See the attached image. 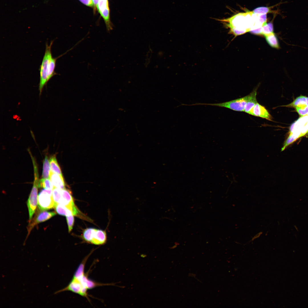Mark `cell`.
I'll return each instance as SVG.
<instances>
[{
    "label": "cell",
    "mask_w": 308,
    "mask_h": 308,
    "mask_svg": "<svg viewBox=\"0 0 308 308\" xmlns=\"http://www.w3.org/2000/svg\"><path fill=\"white\" fill-rule=\"evenodd\" d=\"M86 260V259L80 265L68 285L64 288L55 292L54 294L68 291L87 298L88 289L100 285L90 280L85 275L84 268Z\"/></svg>",
    "instance_id": "1"
},
{
    "label": "cell",
    "mask_w": 308,
    "mask_h": 308,
    "mask_svg": "<svg viewBox=\"0 0 308 308\" xmlns=\"http://www.w3.org/2000/svg\"><path fill=\"white\" fill-rule=\"evenodd\" d=\"M53 41H51L49 45L46 44L44 54L40 68V82L38 90L39 95L41 94L43 89L48 82L54 75L57 74L55 71L56 62L57 59L73 49L72 47L64 53L56 58H53L51 53V46Z\"/></svg>",
    "instance_id": "2"
},
{
    "label": "cell",
    "mask_w": 308,
    "mask_h": 308,
    "mask_svg": "<svg viewBox=\"0 0 308 308\" xmlns=\"http://www.w3.org/2000/svg\"><path fill=\"white\" fill-rule=\"evenodd\" d=\"M252 13V11L241 13L228 18L218 20L226 23V25L230 28V32L236 36L250 31L254 25Z\"/></svg>",
    "instance_id": "3"
},
{
    "label": "cell",
    "mask_w": 308,
    "mask_h": 308,
    "mask_svg": "<svg viewBox=\"0 0 308 308\" xmlns=\"http://www.w3.org/2000/svg\"><path fill=\"white\" fill-rule=\"evenodd\" d=\"M249 95L243 97L225 102L213 104H207L197 103L194 104L188 105L187 106L195 105H207L218 106L220 107L228 108L231 110L239 112H244L245 105L249 98Z\"/></svg>",
    "instance_id": "4"
},
{
    "label": "cell",
    "mask_w": 308,
    "mask_h": 308,
    "mask_svg": "<svg viewBox=\"0 0 308 308\" xmlns=\"http://www.w3.org/2000/svg\"><path fill=\"white\" fill-rule=\"evenodd\" d=\"M34 175L33 185L27 202L29 220L32 219L38 204V191L39 181L38 172H34Z\"/></svg>",
    "instance_id": "5"
},
{
    "label": "cell",
    "mask_w": 308,
    "mask_h": 308,
    "mask_svg": "<svg viewBox=\"0 0 308 308\" xmlns=\"http://www.w3.org/2000/svg\"><path fill=\"white\" fill-rule=\"evenodd\" d=\"M38 205L40 211L54 208L56 205L53 198L52 190L44 189L40 191L38 197Z\"/></svg>",
    "instance_id": "6"
},
{
    "label": "cell",
    "mask_w": 308,
    "mask_h": 308,
    "mask_svg": "<svg viewBox=\"0 0 308 308\" xmlns=\"http://www.w3.org/2000/svg\"><path fill=\"white\" fill-rule=\"evenodd\" d=\"M97 8L98 11L104 20L107 31H110L112 28L110 20L108 0H99Z\"/></svg>",
    "instance_id": "7"
},
{
    "label": "cell",
    "mask_w": 308,
    "mask_h": 308,
    "mask_svg": "<svg viewBox=\"0 0 308 308\" xmlns=\"http://www.w3.org/2000/svg\"><path fill=\"white\" fill-rule=\"evenodd\" d=\"M61 198L59 204L63 205L71 210L73 214L77 207L74 204L71 192L65 188L61 189Z\"/></svg>",
    "instance_id": "8"
},
{
    "label": "cell",
    "mask_w": 308,
    "mask_h": 308,
    "mask_svg": "<svg viewBox=\"0 0 308 308\" xmlns=\"http://www.w3.org/2000/svg\"><path fill=\"white\" fill-rule=\"evenodd\" d=\"M249 114L272 120V116L265 107L257 103L251 111Z\"/></svg>",
    "instance_id": "9"
},
{
    "label": "cell",
    "mask_w": 308,
    "mask_h": 308,
    "mask_svg": "<svg viewBox=\"0 0 308 308\" xmlns=\"http://www.w3.org/2000/svg\"><path fill=\"white\" fill-rule=\"evenodd\" d=\"M39 213L31 224L28 228V231L30 232L32 228L37 224L46 221L56 214L54 212H48L46 211H41Z\"/></svg>",
    "instance_id": "10"
},
{
    "label": "cell",
    "mask_w": 308,
    "mask_h": 308,
    "mask_svg": "<svg viewBox=\"0 0 308 308\" xmlns=\"http://www.w3.org/2000/svg\"><path fill=\"white\" fill-rule=\"evenodd\" d=\"M49 178L54 187L61 189L65 188V184L64 178L62 175L50 171Z\"/></svg>",
    "instance_id": "11"
},
{
    "label": "cell",
    "mask_w": 308,
    "mask_h": 308,
    "mask_svg": "<svg viewBox=\"0 0 308 308\" xmlns=\"http://www.w3.org/2000/svg\"><path fill=\"white\" fill-rule=\"evenodd\" d=\"M257 89L258 88H255L249 94V98L245 106L244 112L249 114L257 103L256 98Z\"/></svg>",
    "instance_id": "12"
},
{
    "label": "cell",
    "mask_w": 308,
    "mask_h": 308,
    "mask_svg": "<svg viewBox=\"0 0 308 308\" xmlns=\"http://www.w3.org/2000/svg\"><path fill=\"white\" fill-rule=\"evenodd\" d=\"M106 238L105 231L96 229L91 243L97 245L103 244L106 242Z\"/></svg>",
    "instance_id": "13"
},
{
    "label": "cell",
    "mask_w": 308,
    "mask_h": 308,
    "mask_svg": "<svg viewBox=\"0 0 308 308\" xmlns=\"http://www.w3.org/2000/svg\"><path fill=\"white\" fill-rule=\"evenodd\" d=\"M306 106H308V97L300 96L297 98L292 103L285 106L295 108Z\"/></svg>",
    "instance_id": "14"
},
{
    "label": "cell",
    "mask_w": 308,
    "mask_h": 308,
    "mask_svg": "<svg viewBox=\"0 0 308 308\" xmlns=\"http://www.w3.org/2000/svg\"><path fill=\"white\" fill-rule=\"evenodd\" d=\"M51 171L62 175L61 169L58 163L55 155L52 156L49 160Z\"/></svg>",
    "instance_id": "15"
},
{
    "label": "cell",
    "mask_w": 308,
    "mask_h": 308,
    "mask_svg": "<svg viewBox=\"0 0 308 308\" xmlns=\"http://www.w3.org/2000/svg\"><path fill=\"white\" fill-rule=\"evenodd\" d=\"M267 42L271 47L273 48L278 49L279 45L277 38L273 33L265 36Z\"/></svg>",
    "instance_id": "16"
},
{
    "label": "cell",
    "mask_w": 308,
    "mask_h": 308,
    "mask_svg": "<svg viewBox=\"0 0 308 308\" xmlns=\"http://www.w3.org/2000/svg\"><path fill=\"white\" fill-rule=\"evenodd\" d=\"M54 208L56 212L59 215L66 216L71 214L73 215L71 210L60 204H57Z\"/></svg>",
    "instance_id": "17"
},
{
    "label": "cell",
    "mask_w": 308,
    "mask_h": 308,
    "mask_svg": "<svg viewBox=\"0 0 308 308\" xmlns=\"http://www.w3.org/2000/svg\"><path fill=\"white\" fill-rule=\"evenodd\" d=\"M50 166L49 160L47 156H45L43 162V170L42 174V178H49L50 173Z\"/></svg>",
    "instance_id": "18"
},
{
    "label": "cell",
    "mask_w": 308,
    "mask_h": 308,
    "mask_svg": "<svg viewBox=\"0 0 308 308\" xmlns=\"http://www.w3.org/2000/svg\"><path fill=\"white\" fill-rule=\"evenodd\" d=\"M38 187H42L45 189L52 190L54 186L50 179L48 178H42L39 180Z\"/></svg>",
    "instance_id": "19"
},
{
    "label": "cell",
    "mask_w": 308,
    "mask_h": 308,
    "mask_svg": "<svg viewBox=\"0 0 308 308\" xmlns=\"http://www.w3.org/2000/svg\"><path fill=\"white\" fill-rule=\"evenodd\" d=\"M96 229L93 228H88L85 230L83 232L84 240L87 242L91 243Z\"/></svg>",
    "instance_id": "20"
},
{
    "label": "cell",
    "mask_w": 308,
    "mask_h": 308,
    "mask_svg": "<svg viewBox=\"0 0 308 308\" xmlns=\"http://www.w3.org/2000/svg\"><path fill=\"white\" fill-rule=\"evenodd\" d=\"M52 196L56 206L59 204L61 198V189L54 187L52 189Z\"/></svg>",
    "instance_id": "21"
},
{
    "label": "cell",
    "mask_w": 308,
    "mask_h": 308,
    "mask_svg": "<svg viewBox=\"0 0 308 308\" xmlns=\"http://www.w3.org/2000/svg\"><path fill=\"white\" fill-rule=\"evenodd\" d=\"M273 28L271 23H266L262 27V34L264 36L273 33Z\"/></svg>",
    "instance_id": "22"
},
{
    "label": "cell",
    "mask_w": 308,
    "mask_h": 308,
    "mask_svg": "<svg viewBox=\"0 0 308 308\" xmlns=\"http://www.w3.org/2000/svg\"><path fill=\"white\" fill-rule=\"evenodd\" d=\"M252 12L254 14L258 15H261L267 14L270 12L269 7H260L254 9Z\"/></svg>",
    "instance_id": "23"
},
{
    "label": "cell",
    "mask_w": 308,
    "mask_h": 308,
    "mask_svg": "<svg viewBox=\"0 0 308 308\" xmlns=\"http://www.w3.org/2000/svg\"><path fill=\"white\" fill-rule=\"evenodd\" d=\"M74 215H70L66 216V219L67 223L68 231L70 232L72 229L74 222Z\"/></svg>",
    "instance_id": "24"
},
{
    "label": "cell",
    "mask_w": 308,
    "mask_h": 308,
    "mask_svg": "<svg viewBox=\"0 0 308 308\" xmlns=\"http://www.w3.org/2000/svg\"><path fill=\"white\" fill-rule=\"evenodd\" d=\"M295 108L299 114L301 116L305 115L308 113V106Z\"/></svg>",
    "instance_id": "25"
},
{
    "label": "cell",
    "mask_w": 308,
    "mask_h": 308,
    "mask_svg": "<svg viewBox=\"0 0 308 308\" xmlns=\"http://www.w3.org/2000/svg\"><path fill=\"white\" fill-rule=\"evenodd\" d=\"M258 19L260 23L263 26L267 23V14L258 15Z\"/></svg>",
    "instance_id": "26"
},
{
    "label": "cell",
    "mask_w": 308,
    "mask_h": 308,
    "mask_svg": "<svg viewBox=\"0 0 308 308\" xmlns=\"http://www.w3.org/2000/svg\"><path fill=\"white\" fill-rule=\"evenodd\" d=\"M80 2L85 5L90 7H93V4L92 0H79Z\"/></svg>",
    "instance_id": "27"
},
{
    "label": "cell",
    "mask_w": 308,
    "mask_h": 308,
    "mask_svg": "<svg viewBox=\"0 0 308 308\" xmlns=\"http://www.w3.org/2000/svg\"><path fill=\"white\" fill-rule=\"evenodd\" d=\"M93 4L94 11L97 8V6L99 0H92Z\"/></svg>",
    "instance_id": "28"
},
{
    "label": "cell",
    "mask_w": 308,
    "mask_h": 308,
    "mask_svg": "<svg viewBox=\"0 0 308 308\" xmlns=\"http://www.w3.org/2000/svg\"><path fill=\"white\" fill-rule=\"evenodd\" d=\"M307 115L308 116V113Z\"/></svg>",
    "instance_id": "29"
}]
</instances>
